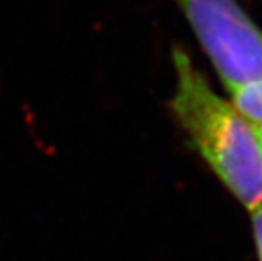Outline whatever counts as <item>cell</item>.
Returning <instances> with one entry per match:
<instances>
[{
    "mask_svg": "<svg viewBox=\"0 0 262 261\" xmlns=\"http://www.w3.org/2000/svg\"><path fill=\"white\" fill-rule=\"evenodd\" d=\"M172 117L224 187L249 212L262 204V149L257 131L220 97L180 46L172 49Z\"/></svg>",
    "mask_w": 262,
    "mask_h": 261,
    "instance_id": "cell-1",
    "label": "cell"
},
{
    "mask_svg": "<svg viewBox=\"0 0 262 261\" xmlns=\"http://www.w3.org/2000/svg\"><path fill=\"white\" fill-rule=\"evenodd\" d=\"M228 88L262 78V29L237 0H174Z\"/></svg>",
    "mask_w": 262,
    "mask_h": 261,
    "instance_id": "cell-2",
    "label": "cell"
},
{
    "mask_svg": "<svg viewBox=\"0 0 262 261\" xmlns=\"http://www.w3.org/2000/svg\"><path fill=\"white\" fill-rule=\"evenodd\" d=\"M232 104L242 117L262 131V78L247 82L230 90Z\"/></svg>",
    "mask_w": 262,
    "mask_h": 261,
    "instance_id": "cell-3",
    "label": "cell"
},
{
    "mask_svg": "<svg viewBox=\"0 0 262 261\" xmlns=\"http://www.w3.org/2000/svg\"><path fill=\"white\" fill-rule=\"evenodd\" d=\"M252 232H254V241L255 249H257V258L262 261V204L259 207H255L252 212Z\"/></svg>",
    "mask_w": 262,
    "mask_h": 261,
    "instance_id": "cell-4",
    "label": "cell"
},
{
    "mask_svg": "<svg viewBox=\"0 0 262 261\" xmlns=\"http://www.w3.org/2000/svg\"><path fill=\"white\" fill-rule=\"evenodd\" d=\"M257 131V137H259V143H260V149H262V131L260 129H255Z\"/></svg>",
    "mask_w": 262,
    "mask_h": 261,
    "instance_id": "cell-5",
    "label": "cell"
}]
</instances>
